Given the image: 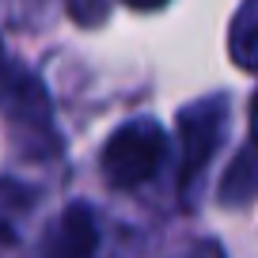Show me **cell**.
<instances>
[{
	"label": "cell",
	"instance_id": "1",
	"mask_svg": "<svg viewBox=\"0 0 258 258\" xmlns=\"http://www.w3.org/2000/svg\"><path fill=\"white\" fill-rule=\"evenodd\" d=\"M0 114L23 148H31L34 156H57L53 103L31 69L0 64Z\"/></svg>",
	"mask_w": 258,
	"mask_h": 258
},
{
	"label": "cell",
	"instance_id": "2",
	"mask_svg": "<svg viewBox=\"0 0 258 258\" xmlns=\"http://www.w3.org/2000/svg\"><path fill=\"white\" fill-rule=\"evenodd\" d=\"M163 156H167V133L152 118H137L110 133L99 163H103V175L110 186L133 190L163 167Z\"/></svg>",
	"mask_w": 258,
	"mask_h": 258
},
{
	"label": "cell",
	"instance_id": "3",
	"mask_svg": "<svg viewBox=\"0 0 258 258\" xmlns=\"http://www.w3.org/2000/svg\"><path fill=\"white\" fill-rule=\"evenodd\" d=\"M228 137V99L224 95H205L182 106L178 114V145H182V160H178V186L194 190L198 178L205 175L209 160Z\"/></svg>",
	"mask_w": 258,
	"mask_h": 258
},
{
	"label": "cell",
	"instance_id": "4",
	"mask_svg": "<svg viewBox=\"0 0 258 258\" xmlns=\"http://www.w3.org/2000/svg\"><path fill=\"white\" fill-rule=\"evenodd\" d=\"M99 247V224L88 205H64L46 235V258H91Z\"/></svg>",
	"mask_w": 258,
	"mask_h": 258
},
{
	"label": "cell",
	"instance_id": "5",
	"mask_svg": "<svg viewBox=\"0 0 258 258\" xmlns=\"http://www.w3.org/2000/svg\"><path fill=\"white\" fill-rule=\"evenodd\" d=\"M258 198V148H243L220 178V205H247Z\"/></svg>",
	"mask_w": 258,
	"mask_h": 258
},
{
	"label": "cell",
	"instance_id": "6",
	"mask_svg": "<svg viewBox=\"0 0 258 258\" xmlns=\"http://www.w3.org/2000/svg\"><path fill=\"white\" fill-rule=\"evenodd\" d=\"M228 53L243 73H258V4H243L228 31Z\"/></svg>",
	"mask_w": 258,
	"mask_h": 258
},
{
	"label": "cell",
	"instance_id": "7",
	"mask_svg": "<svg viewBox=\"0 0 258 258\" xmlns=\"http://www.w3.org/2000/svg\"><path fill=\"white\" fill-rule=\"evenodd\" d=\"M69 16H73L76 23H84V27H99L110 16V8H106V4H69Z\"/></svg>",
	"mask_w": 258,
	"mask_h": 258
},
{
	"label": "cell",
	"instance_id": "8",
	"mask_svg": "<svg viewBox=\"0 0 258 258\" xmlns=\"http://www.w3.org/2000/svg\"><path fill=\"white\" fill-rule=\"evenodd\" d=\"M171 258H224V250H220L213 239H198V243L182 247L178 254H171Z\"/></svg>",
	"mask_w": 258,
	"mask_h": 258
},
{
	"label": "cell",
	"instance_id": "9",
	"mask_svg": "<svg viewBox=\"0 0 258 258\" xmlns=\"http://www.w3.org/2000/svg\"><path fill=\"white\" fill-rule=\"evenodd\" d=\"M250 137H254V148H258V91L250 99Z\"/></svg>",
	"mask_w": 258,
	"mask_h": 258
}]
</instances>
